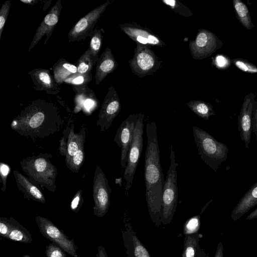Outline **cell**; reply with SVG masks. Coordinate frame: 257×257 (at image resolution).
Listing matches in <instances>:
<instances>
[{
  "label": "cell",
  "mask_w": 257,
  "mask_h": 257,
  "mask_svg": "<svg viewBox=\"0 0 257 257\" xmlns=\"http://www.w3.org/2000/svg\"><path fill=\"white\" fill-rule=\"evenodd\" d=\"M110 3L109 1H106L79 19L69 32V41H80L87 36L91 37L94 26Z\"/></svg>",
  "instance_id": "obj_9"
},
{
  "label": "cell",
  "mask_w": 257,
  "mask_h": 257,
  "mask_svg": "<svg viewBox=\"0 0 257 257\" xmlns=\"http://www.w3.org/2000/svg\"><path fill=\"white\" fill-rule=\"evenodd\" d=\"M200 226V216L197 215L186 221L183 227V233L185 235L198 232Z\"/></svg>",
  "instance_id": "obj_27"
},
{
  "label": "cell",
  "mask_w": 257,
  "mask_h": 257,
  "mask_svg": "<svg viewBox=\"0 0 257 257\" xmlns=\"http://www.w3.org/2000/svg\"><path fill=\"white\" fill-rule=\"evenodd\" d=\"M93 65L90 50L88 48L77 62V72L82 74L89 73Z\"/></svg>",
  "instance_id": "obj_26"
},
{
  "label": "cell",
  "mask_w": 257,
  "mask_h": 257,
  "mask_svg": "<svg viewBox=\"0 0 257 257\" xmlns=\"http://www.w3.org/2000/svg\"><path fill=\"white\" fill-rule=\"evenodd\" d=\"M0 170L2 178L3 179H5L9 172V167L6 164H1Z\"/></svg>",
  "instance_id": "obj_42"
},
{
  "label": "cell",
  "mask_w": 257,
  "mask_h": 257,
  "mask_svg": "<svg viewBox=\"0 0 257 257\" xmlns=\"http://www.w3.org/2000/svg\"><path fill=\"white\" fill-rule=\"evenodd\" d=\"M80 194H77L73 198L71 203V209L72 211L75 212H78V207L80 204Z\"/></svg>",
  "instance_id": "obj_39"
},
{
  "label": "cell",
  "mask_w": 257,
  "mask_h": 257,
  "mask_svg": "<svg viewBox=\"0 0 257 257\" xmlns=\"http://www.w3.org/2000/svg\"><path fill=\"white\" fill-rule=\"evenodd\" d=\"M36 221L39 229L43 236L59 245L66 252L73 257H77L78 246L73 239L68 237L47 218L36 217Z\"/></svg>",
  "instance_id": "obj_7"
},
{
  "label": "cell",
  "mask_w": 257,
  "mask_h": 257,
  "mask_svg": "<svg viewBox=\"0 0 257 257\" xmlns=\"http://www.w3.org/2000/svg\"><path fill=\"white\" fill-rule=\"evenodd\" d=\"M146 132L147 139L144 167L146 200L152 221L159 226L161 224L162 198L165 180L161 166L157 128L155 121L148 120Z\"/></svg>",
  "instance_id": "obj_1"
},
{
  "label": "cell",
  "mask_w": 257,
  "mask_h": 257,
  "mask_svg": "<svg viewBox=\"0 0 257 257\" xmlns=\"http://www.w3.org/2000/svg\"><path fill=\"white\" fill-rule=\"evenodd\" d=\"M47 162L43 158H39L35 161V168L39 172H43L46 167Z\"/></svg>",
  "instance_id": "obj_38"
},
{
  "label": "cell",
  "mask_w": 257,
  "mask_h": 257,
  "mask_svg": "<svg viewBox=\"0 0 257 257\" xmlns=\"http://www.w3.org/2000/svg\"><path fill=\"white\" fill-rule=\"evenodd\" d=\"M170 165L165 180L162 198L161 221L163 225L169 224L176 212L178 204V190L177 187V167L175 151L171 146Z\"/></svg>",
  "instance_id": "obj_3"
},
{
  "label": "cell",
  "mask_w": 257,
  "mask_h": 257,
  "mask_svg": "<svg viewBox=\"0 0 257 257\" xmlns=\"http://www.w3.org/2000/svg\"><path fill=\"white\" fill-rule=\"evenodd\" d=\"M61 10V1L59 0L52 7L48 14L46 15L36 30L33 39L28 49V52H30L38 44L45 35H46V38L44 44L49 40L59 21Z\"/></svg>",
  "instance_id": "obj_14"
},
{
  "label": "cell",
  "mask_w": 257,
  "mask_h": 257,
  "mask_svg": "<svg viewBox=\"0 0 257 257\" xmlns=\"http://www.w3.org/2000/svg\"><path fill=\"white\" fill-rule=\"evenodd\" d=\"M17 184L21 189L29 198L41 203L45 202V199L40 190L30 183L25 177L17 171L14 172Z\"/></svg>",
  "instance_id": "obj_20"
},
{
  "label": "cell",
  "mask_w": 257,
  "mask_h": 257,
  "mask_svg": "<svg viewBox=\"0 0 257 257\" xmlns=\"http://www.w3.org/2000/svg\"><path fill=\"white\" fill-rule=\"evenodd\" d=\"M91 73L87 74H80L77 72L66 78L64 82L74 85L86 84L91 80Z\"/></svg>",
  "instance_id": "obj_30"
},
{
  "label": "cell",
  "mask_w": 257,
  "mask_h": 257,
  "mask_svg": "<svg viewBox=\"0 0 257 257\" xmlns=\"http://www.w3.org/2000/svg\"><path fill=\"white\" fill-rule=\"evenodd\" d=\"M102 34L100 30L95 29L91 35L89 48L91 59L93 65L95 64L99 59V52L102 44Z\"/></svg>",
  "instance_id": "obj_25"
},
{
  "label": "cell",
  "mask_w": 257,
  "mask_h": 257,
  "mask_svg": "<svg viewBox=\"0 0 257 257\" xmlns=\"http://www.w3.org/2000/svg\"><path fill=\"white\" fill-rule=\"evenodd\" d=\"M44 114L42 112H38L35 113L31 118L29 124L32 127L39 126L44 119Z\"/></svg>",
  "instance_id": "obj_35"
},
{
  "label": "cell",
  "mask_w": 257,
  "mask_h": 257,
  "mask_svg": "<svg viewBox=\"0 0 257 257\" xmlns=\"http://www.w3.org/2000/svg\"><path fill=\"white\" fill-rule=\"evenodd\" d=\"M121 104L118 95L113 86L108 88L99 115L98 123L102 130L107 129L118 114Z\"/></svg>",
  "instance_id": "obj_13"
},
{
  "label": "cell",
  "mask_w": 257,
  "mask_h": 257,
  "mask_svg": "<svg viewBox=\"0 0 257 257\" xmlns=\"http://www.w3.org/2000/svg\"><path fill=\"white\" fill-rule=\"evenodd\" d=\"M29 74L36 85L37 90H44L47 93H52L54 90L57 88L54 82V77H53L48 70L36 69L29 72Z\"/></svg>",
  "instance_id": "obj_18"
},
{
  "label": "cell",
  "mask_w": 257,
  "mask_h": 257,
  "mask_svg": "<svg viewBox=\"0 0 257 257\" xmlns=\"http://www.w3.org/2000/svg\"><path fill=\"white\" fill-rule=\"evenodd\" d=\"M165 4L169 6L175 12L184 17H190L193 15L192 12L184 5L176 0H163Z\"/></svg>",
  "instance_id": "obj_29"
},
{
  "label": "cell",
  "mask_w": 257,
  "mask_h": 257,
  "mask_svg": "<svg viewBox=\"0 0 257 257\" xmlns=\"http://www.w3.org/2000/svg\"><path fill=\"white\" fill-rule=\"evenodd\" d=\"M196 146L201 159L215 172L227 158V145L219 142L205 131L193 126Z\"/></svg>",
  "instance_id": "obj_2"
},
{
  "label": "cell",
  "mask_w": 257,
  "mask_h": 257,
  "mask_svg": "<svg viewBox=\"0 0 257 257\" xmlns=\"http://www.w3.org/2000/svg\"><path fill=\"white\" fill-rule=\"evenodd\" d=\"M255 98V94L252 92L244 96L238 117V131L240 133V139L247 149L249 148L251 140Z\"/></svg>",
  "instance_id": "obj_11"
},
{
  "label": "cell",
  "mask_w": 257,
  "mask_h": 257,
  "mask_svg": "<svg viewBox=\"0 0 257 257\" xmlns=\"http://www.w3.org/2000/svg\"><path fill=\"white\" fill-rule=\"evenodd\" d=\"M120 30L137 44L148 46L163 47L165 42L154 32L136 23H123L119 26Z\"/></svg>",
  "instance_id": "obj_12"
},
{
  "label": "cell",
  "mask_w": 257,
  "mask_h": 257,
  "mask_svg": "<svg viewBox=\"0 0 257 257\" xmlns=\"http://www.w3.org/2000/svg\"><path fill=\"white\" fill-rule=\"evenodd\" d=\"M187 106L199 117L208 120L215 115L213 106L209 103L200 100H192L187 103Z\"/></svg>",
  "instance_id": "obj_22"
},
{
  "label": "cell",
  "mask_w": 257,
  "mask_h": 257,
  "mask_svg": "<svg viewBox=\"0 0 257 257\" xmlns=\"http://www.w3.org/2000/svg\"><path fill=\"white\" fill-rule=\"evenodd\" d=\"M55 81L59 84L71 75L77 72V66L64 59L57 61L53 66Z\"/></svg>",
  "instance_id": "obj_19"
},
{
  "label": "cell",
  "mask_w": 257,
  "mask_h": 257,
  "mask_svg": "<svg viewBox=\"0 0 257 257\" xmlns=\"http://www.w3.org/2000/svg\"><path fill=\"white\" fill-rule=\"evenodd\" d=\"M252 131L254 133L256 137V140H257V100H255L254 104L252 121Z\"/></svg>",
  "instance_id": "obj_36"
},
{
  "label": "cell",
  "mask_w": 257,
  "mask_h": 257,
  "mask_svg": "<svg viewBox=\"0 0 257 257\" xmlns=\"http://www.w3.org/2000/svg\"><path fill=\"white\" fill-rule=\"evenodd\" d=\"M23 3H25L27 5H33L34 4L37 2V1L35 0H20Z\"/></svg>",
  "instance_id": "obj_47"
},
{
  "label": "cell",
  "mask_w": 257,
  "mask_h": 257,
  "mask_svg": "<svg viewBox=\"0 0 257 257\" xmlns=\"http://www.w3.org/2000/svg\"><path fill=\"white\" fill-rule=\"evenodd\" d=\"M117 67V62L111 49L106 48L96 63L95 74L96 84H99L107 75L113 72Z\"/></svg>",
  "instance_id": "obj_17"
},
{
  "label": "cell",
  "mask_w": 257,
  "mask_h": 257,
  "mask_svg": "<svg viewBox=\"0 0 257 257\" xmlns=\"http://www.w3.org/2000/svg\"><path fill=\"white\" fill-rule=\"evenodd\" d=\"M195 257H209L208 256L204 250L201 248V247L198 246L197 249L196 254Z\"/></svg>",
  "instance_id": "obj_45"
},
{
  "label": "cell",
  "mask_w": 257,
  "mask_h": 257,
  "mask_svg": "<svg viewBox=\"0 0 257 257\" xmlns=\"http://www.w3.org/2000/svg\"><path fill=\"white\" fill-rule=\"evenodd\" d=\"M10 220L6 217L0 218V235L2 237L7 238L11 230Z\"/></svg>",
  "instance_id": "obj_33"
},
{
  "label": "cell",
  "mask_w": 257,
  "mask_h": 257,
  "mask_svg": "<svg viewBox=\"0 0 257 257\" xmlns=\"http://www.w3.org/2000/svg\"><path fill=\"white\" fill-rule=\"evenodd\" d=\"M231 62L236 67L245 73H257V67L246 59L234 58L231 60Z\"/></svg>",
  "instance_id": "obj_28"
},
{
  "label": "cell",
  "mask_w": 257,
  "mask_h": 257,
  "mask_svg": "<svg viewBox=\"0 0 257 257\" xmlns=\"http://www.w3.org/2000/svg\"><path fill=\"white\" fill-rule=\"evenodd\" d=\"M162 60L150 46L137 44L134 54L128 61L132 72L140 78L153 75L160 69Z\"/></svg>",
  "instance_id": "obj_4"
},
{
  "label": "cell",
  "mask_w": 257,
  "mask_h": 257,
  "mask_svg": "<svg viewBox=\"0 0 257 257\" xmlns=\"http://www.w3.org/2000/svg\"><path fill=\"white\" fill-rule=\"evenodd\" d=\"M122 231V241L127 257H151L139 239L130 223H125Z\"/></svg>",
  "instance_id": "obj_15"
},
{
  "label": "cell",
  "mask_w": 257,
  "mask_h": 257,
  "mask_svg": "<svg viewBox=\"0 0 257 257\" xmlns=\"http://www.w3.org/2000/svg\"><path fill=\"white\" fill-rule=\"evenodd\" d=\"M223 43L213 32L205 29L198 30L195 39L189 42L192 58L201 60L207 58L220 49Z\"/></svg>",
  "instance_id": "obj_6"
},
{
  "label": "cell",
  "mask_w": 257,
  "mask_h": 257,
  "mask_svg": "<svg viewBox=\"0 0 257 257\" xmlns=\"http://www.w3.org/2000/svg\"><path fill=\"white\" fill-rule=\"evenodd\" d=\"M65 252L59 245L54 242L46 246L45 253L47 257H67Z\"/></svg>",
  "instance_id": "obj_31"
},
{
  "label": "cell",
  "mask_w": 257,
  "mask_h": 257,
  "mask_svg": "<svg viewBox=\"0 0 257 257\" xmlns=\"http://www.w3.org/2000/svg\"><path fill=\"white\" fill-rule=\"evenodd\" d=\"M79 147L75 142H71L68 146V153L69 156H73L78 150Z\"/></svg>",
  "instance_id": "obj_40"
},
{
  "label": "cell",
  "mask_w": 257,
  "mask_h": 257,
  "mask_svg": "<svg viewBox=\"0 0 257 257\" xmlns=\"http://www.w3.org/2000/svg\"><path fill=\"white\" fill-rule=\"evenodd\" d=\"M257 218V208L249 213L245 218L246 220H252Z\"/></svg>",
  "instance_id": "obj_44"
},
{
  "label": "cell",
  "mask_w": 257,
  "mask_h": 257,
  "mask_svg": "<svg viewBox=\"0 0 257 257\" xmlns=\"http://www.w3.org/2000/svg\"><path fill=\"white\" fill-rule=\"evenodd\" d=\"M9 220L11 227L7 239L19 242L32 243V236L30 232L12 217Z\"/></svg>",
  "instance_id": "obj_21"
},
{
  "label": "cell",
  "mask_w": 257,
  "mask_h": 257,
  "mask_svg": "<svg viewBox=\"0 0 257 257\" xmlns=\"http://www.w3.org/2000/svg\"><path fill=\"white\" fill-rule=\"evenodd\" d=\"M96 257H108L106 250L103 246H98Z\"/></svg>",
  "instance_id": "obj_43"
},
{
  "label": "cell",
  "mask_w": 257,
  "mask_h": 257,
  "mask_svg": "<svg viewBox=\"0 0 257 257\" xmlns=\"http://www.w3.org/2000/svg\"><path fill=\"white\" fill-rule=\"evenodd\" d=\"M233 7L236 17L241 24L248 30L254 25L251 22L250 12L246 5L240 0H234Z\"/></svg>",
  "instance_id": "obj_23"
},
{
  "label": "cell",
  "mask_w": 257,
  "mask_h": 257,
  "mask_svg": "<svg viewBox=\"0 0 257 257\" xmlns=\"http://www.w3.org/2000/svg\"><path fill=\"white\" fill-rule=\"evenodd\" d=\"M139 113L132 114L123 120L117 130L114 141L121 148L120 165L125 168Z\"/></svg>",
  "instance_id": "obj_10"
},
{
  "label": "cell",
  "mask_w": 257,
  "mask_h": 257,
  "mask_svg": "<svg viewBox=\"0 0 257 257\" xmlns=\"http://www.w3.org/2000/svg\"><path fill=\"white\" fill-rule=\"evenodd\" d=\"M214 257H223V246L221 241L217 244Z\"/></svg>",
  "instance_id": "obj_41"
},
{
  "label": "cell",
  "mask_w": 257,
  "mask_h": 257,
  "mask_svg": "<svg viewBox=\"0 0 257 257\" xmlns=\"http://www.w3.org/2000/svg\"><path fill=\"white\" fill-rule=\"evenodd\" d=\"M93 103H94L92 100L87 99L85 101L84 105L87 109H89L92 107V106L93 105Z\"/></svg>",
  "instance_id": "obj_46"
},
{
  "label": "cell",
  "mask_w": 257,
  "mask_h": 257,
  "mask_svg": "<svg viewBox=\"0 0 257 257\" xmlns=\"http://www.w3.org/2000/svg\"><path fill=\"white\" fill-rule=\"evenodd\" d=\"M231 62L230 60L226 56L218 55L215 59V65L218 69H227L230 65Z\"/></svg>",
  "instance_id": "obj_34"
},
{
  "label": "cell",
  "mask_w": 257,
  "mask_h": 257,
  "mask_svg": "<svg viewBox=\"0 0 257 257\" xmlns=\"http://www.w3.org/2000/svg\"><path fill=\"white\" fill-rule=\"evenodd\" d=\"M257 205V181L240 198L233 209L231 217L236 221L253 207Z\"/></svg>",
  "instance_id": "obj_16"
},
{
  "label": "cell",
  "mask_w": 257,
  "mask_h": 257,
  "mask_svg": "<svg viewBox=\"0 0 257 257\" xmlns=\"http://www.w3.org/2000/svg\"><path fill=\"white\" fill-rule=\"evenodd\" d=\"M93 196L95 203L94 214L97 217H102L109 208L111 189L105 175L98 166L95 173Z\"/></svg>",
  "instance_id": "obj_8"
},
{
  "label": "cell",
  "mask_w": 257,
  "mask_h": 257,
  "mask_svg": "<svg viewBox=\"0 0 257 257\" xmlns=\"http://www.w3.org/2000/svg\"><path fill=\"white\" fill-rule=\"evenodd\" d=\"M84 153L82 150L79 149L73 156L72 161L76 166L80 165L83 161Z\"/></svg>",
  "instance_id": "obj_37"
},
{
  "label": "cell",
  "mask_w": 257,
  "mask_h": 257,
  "mask_svg": "<svg viewBox=\"0 0 257 257\" xmlns=\"http://www.w3.org/2000/svg\"><path fill=\"white\" fill-rule=\"evenodd\" d=\"M11 6V3L7 1L2 5L0 9V40L3 31L8 18Z\"/></svg>",
  "instance_id": "obj_32"
},
{
  "label": "cell",
  "mask_w": 257,
  "mask_h": 257,
  "mask_svg": "<svg viewBox=\"0 0 257 257\" xmlns=\"http://www.w3.org/2000/svg\"><path fill=\"white\" fill-rule=\"evenodd\" d=\"M144 118V114L141 112L139 113L133 141L128 151L127 164L123 173V178L125 180L126 192H128L132 187L137 167L142 153Z\"/></svg>",
  "instance_id": "obj_5"
},
{
  "label": "cell",
  "mask_w": 257,
  "mask_h": 257,
  "mask_svg": "<svg viewBox=\"0 0 257 257\" xmlns=\"http://www.w3.org/2000/svg\"><path fill=\"white\" fill-rule=\"evenodd\" d=\"M200 234L199 232L185 235L183 243L182 257H195Z\"/></svg>",
  "instance_id": "obj_24"
}]
</instances>
